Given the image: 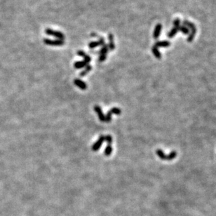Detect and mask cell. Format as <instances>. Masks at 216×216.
I'll return each mask as SVG.
<instances>
[{
  "instance_id": "obj_15",
  "label": "cell",
  "mask_w": 216,
  "mask_h": 216,
  "mask_svg": "<svg viewBox=\"0 0 216 216\" xmlns=\"http://www.w3.org/2000/svg\"><path fill=\"white\" fill-rule=\"evenodd\" d=\"M91 69H92V67H91V65H87L86 67H85L84 70H83V71L81 72V73H80V76H81V77H84L85 75H86V74L88 73L90 71H91Z\"/></svg>"
},
{
  "instance_id": "obj_14",
  "label": "cell",
  "mask_w": 216,
  "mask_h": 216,
  "mask_svg": "<svg viewBox=\"0 0 216 216\" xmlns=\"http://www.w3.org/2000/svg\"><path fill=\"white\" fill-rule=\"evenodd\" d=\"M178 31H180V32H183V34H189V29L186 27L184 25H180L178 28Z\"/></svg>"
},
{
  "instance_id": "obj_19",
  "label": "cell",
  "mask_w": 216,
  "mask_h": 216,
  "mask_svg": "<svg viewBox=\"0 0 216 216\" xmlns=\"http://www.w3.org/2000/svg\"><path fill=\"white\" fill-rule=\"evenodd\" d=\"M109 112L112 113V114H116V115H119V114H121V113H122V110L118 107H114L112 108V109L109 110Z\"/></svg>"
},
{
  "instance_id": "obj_27",
  "label": "cell",
  "mask_w": 216,
  "mask_h": 216,
  "mask_svg": "<svg viewBox=\"0 0 216 216\" xmlns=\"http://www.w3.org/2000/svg\"><path fill=\"white\" fill-rule=\"evenodd\" d=\"M91 36L93 37H98V34H96V33H92L91 34Z\"/></svg>"
},
{
  "instance_id": "obj_17",
  "label": "cell",
  "mask_w": 216,
  "mask_h": 216,
  "mask_svg": "<svg viewBox=\"0 0 216 216\" xmlns=\"http://www.w3.org/2000/svg\"><path fill=\"white\" fill-rule=\"evenodd\" d=\"M178 29L175 28V27H173V28H172L171 30L168 32V34H167V35H168V38H173V37L178 33Z\"/></svg>"
},
{
  "instance_id": "obj_16",
  "label": "cell",
  "mask_w": 216,
  "mask_h": 216,
  "mask_svg": "<svg viewBox=\"0 0 216 216\" xmlns=\"http://www.w3.org/2000/svg\"><path fill=\"white\" fill-rule=\"evenodd\" d=\"M112 152V145H107V147H106L105 150V155L106 157H109V156H110Z\"/></svg>"
},
{
  "instance_id": "obj_9",
  "label": "cell",
  "mask_w": 216,
  "mask_h": 216,
  "mask_svg": "<svg viewBox=\"0 0 216 216\" xmlns=\"http://www.w3.org/2000/svg\"><path fill=\"white\" fill-rule=\"evenodd\" d=\"M108 39H109V44H108V48L109 50L113 51L115 49V44H114V35L112 34L109 33L108 34Z\"/></svg>"
},
{
  "instance_id": "obj_24",
  "label": "cell",
  "mask_w": 216,
  "mask_h": 216,
  "mask_svg": "<svg viewBox=\"0 0 216 216\" xmlns=\"http://www.w3.org/2000/svg\"><path fill=\"white\" fill-rule=\"evenodd\" d=\"M83 61L86 62V63L88 64L90 63V62L91 61V58L89 56V55H86L84 57H83Z\"/></svg>"
},
{
  "instance_id": "obj_3",
  "label": "cell",
  "mask_w": 216,
  "mask_h": 216,
  "mask_svg": "<svg viewBox=\"0 0 216 216\" xmlns=\"http://www.w3.org/2000/svg\"><path fill=\"white\" fill-rule=\"evenodd\" d=\"M45 33L48 34L49 36H53V37L57 38V39H60V40H64L65 38V34L62 32H58V31H55L53 29L47 28L45 29Z\"/></svg>"
},
{
  "instance_id": "obj_11",
  "label": "cell",
  "mask_w": 216,
  "mask_h": 216,
  "mask_svg": "<svg viewBox=\"0 0 216 216\" xmlns=\"http://www.w3.org/2000/svg\"><path fill=\"white\" fill-rule=\"evenodd\" d=\"M152 53H153L154 55L157 59H161V53H160V51H159V49L157 47L155 46H153L152 47Z\"/></svg>"
},
{
  "instance_id": "obj_12",
  "label": "cell",
  "mask_w": 216,
  "mask_h": 216,
  "mask_svg": "<svg viewBox=\"0 0 216 216\" xmlns=\"http://www.w3.org/2000/svg\"><path fill=\"white\" fill-rule=\"evenodd\" d=\"M87 65L88 64L86 62L83 61H83H77L75 63V68L76 69H81L85 68Z\"/></svg>"
},
{
  "instance_id": "obj_26",
  "label": "cell",
  "mask_w": 216,
  "mask_h": 216,
  "mask_svg": "<svg viewBox=\"0 0 216 216\" xmlns=\"http://www.w3.org/2000/svg\"><path fill=\"white\" fill-rule=\"evenodd\" d=\"M77 55H79V56H81V57H84L85 55H86V53H85L84 51H77Z\"/></svg>"
},
{
  "instance_id": "obj_8",
  "label": "cell",
  "mask_w": 216,
  "mask_h": 216,
  "mask_svg": "<svg viewBox=\"0 0 216 216\" xmlns=\"http://www.w3.org/2000/svg\"><path fill=\"white\" fill-rule=\"evenodd\" d=\"M74 83H75V84L76 85L78 88H79L80 89H81V90H86V88H87V84H86L84 81H83L82 80L79 79H75V81H74Z\"/></svg>"
},
{
  "instance_id": "obj_2",
  "label": "cell",
  "mask_w": 216,
  "mask_h": 216,
  "mask_svg": "<svg viewBox=\"0 0 216 216\" xmlns=\"http://www.w3.org/2000/svg\"><path fill=\"white\" fill-rule=\"evenodd\" d=\"M156 153L157 156L159 157L161 160H166V161H171L177 157V152L176 151L171 152L169 154L166 155L161 150H157Z\"/></svg>"
},
{
  "instance_id": "obj_7",
  "label": "cell",
  "mask_w": 216,
  "mask_h": 216,
  "mask_svg": "<svg viewBox=\"0 0 216 216\" xmlns=\"http://www.w3.org/2000/svg\"><path fill=\"white\" fill-rule=\"evenodd\" d=\"M161 29H162V25L161 23H158L157 24L156 27H155L154 30V33H153V38L154 39H158L159 37L160 34H161Z\"/></svg>"
},
{
  "instance_id": "obj_4",
  "label": "cell",
  "mask_w": 216,
  "mask_h": 216,
  "mask_svg": "<svg viewBox=\"0 0 216 216\" xmlns=\"http://www.w3.org/2000/svg\"><path fill=\"white\" fill-rule=\"evenodd\" d=\"M44 44L49 46H62L64 45L65 42L64 40H60V39H44Z\"/></svg>"
},
{
  "instance_id": "obj_25",
  "label": "cell",
  "mask_w": 216,
  "mask_h": 216,
  "mask_svg": "<svg viewBox=\"0 0 216 216\" xmlns=\"http://www.w3.org/2000/svg\"><path fill=\"white\" fill-rule=\"evenodd\" d=\"M98 42H99L100 44V46H103L105 45V39L104 37H99V39H98Z\"/></svg>"
},
{
  "instance_id": "obj_1",
  "label": "cell",
  "mask_w": 216,
  "mask_h": 216,
  "mask_svg": "<svg viewBox=\"0 0 216 216\" xmlns=\"http://www.w3.org/2000/svg\"><path fill=\"white\" fill-rule=\"evenodd\" d=\"M183 25L185 26L186 27H187L189 29V35L187 37V42H191L193 41V39L194 38V36L196 33V28L195 25L192 23L189 22L187 20H184L183 22Z\"/></svg>"
},
{
  "instance_id": "obj_22",
  "label": "cell",
  "mask_w": 216,
  "mask_h": 216,
  "mask_svg": "<svg viewBox=\"0 0 216 216\" xmlns=\"http://www.w3.org/2000/svg\"><path fill=\"white\" fill-rule=\"evenodd\" d=\"M105 140H106L107 145H111L112 142V137L109 135H106V136H105Z\"/></svg>"
},
{
  "instance_id": "obj_20",
  "label": "cell",
  "mask_w": 216,
  "mask_h": 216,
  "mask_svg": "<svg viewBox=\"0 0 216 216\" xmlns=\"http://www.w3.org/2000/svg\"><path fill=\"white\" fill-rule=\"evenodd\" d=\"M180 25V20L179 18H176L174 20V21H173V26L175 27V28H176L177 29H178V27Z\"/></svg>"
},
{
  "instance_id": "obj_5",
  "label": "cell",
  "mask_w": 216,
  "mask_h": 216,
  "mask_svg": "<svg viewBox=\"0 0 216 216\" xmlns=\"http://www.w3.org/2000/svg\"><path fill=\"white\" fill-rule=\"evenodd\" d=\"M104 141H105V136L104 135H100V136L99 137V139L98 140V141H96L94 144H93V145L92 147L93 151L96 152V151H98V150H99V149L100 148L101 145H103V142Z\"/></svg>"
},
{
  "instance_id": "obj_18",
  "label": "cell",
  "mask_w": 216,
  "mask_h": 216,
  "mask_svg": "<svg viewBox=\"0 0 216 216\" xmlns=\"http://www.w3.org/2000/svg\"><path fill=\"white\" fill-rule=\"evenodd\" d=\"M100 44L98 42V41H96V42H91L88 44V47H89L90 49H93L96 47L99 46Z\"/></svg>"
},
{
  "instance_id": "obj_21",
  "label": "cell",
  "mask_w": 216,
  "mask_h": 216,
  "mask_svg": "<svg viewBox=\"0 0 216 216\" xmlns=\"http://www.w3.org/2000/svg\"><path fill=\"white\" fill-rule=\"evenodd\" d=\"M112 113H111L110 112H108L107 114H106L105 115V122L109 123L111 122V120H112Z\"/></svg>"
},
{
  "instance_id": "obj_6",
  "label": "cell",
  "mask_w": 216,
  "mask_h": 216,
  "mask_svg": "<svg viewBox=\"0 0 216 216\" xmlns=\"http://www.w3.org/2000/svg\"><path fill=\"white\" fill-rule=\"evenodd\" d=\"M94 110H95V112L98 114V118H99L100 121L102 122H105V115L103 114L102 109H101L100 107L98 105L94 106Z\"/></svg>"
},
{
  "instance_id": "obj_23",
  "label": "cell",
  "mask_w": 216,
  "mask_h": 216,
  "mask_svg": "<svg viewBox=\"0 0 216 216\" xmlns=\"http://www.w3.org/2000/svg\"><path fill=\"white\" fill-rule=\"evenodd\" d=\"M107 58V55H105V54H102V55H100L99 58H98V61L99 62H103L106 60Z\"/></svg>"
},
{
  "instance_id": "obj_10",
  "label": "cell",
  "mask_w": 216,
  "mask_h": 216,
  "mask_svg": "<svg viewBox=\"0 0 216 216\" xmlns=\"http://www.w3.org/2000/svg\"><path fill=\"white\" fill-rule=\"evenodd\" d=\"M171 45V42H168V41H158L156 42L154 44V46L157 48L159 47H168Z\"/></svg>"
},
{
  "instance_id": "obj_13",
  "label": "cell",
  "mask_w": 216,
  "mask_h": 216,
  "mask_svg": "<svg viewBox=\"0 0 216 216\" xmlns=\"http://www.w3.org/2000/svg\"><path fill=\"white\" fill-rule=\"evenodd\" d=\"M108 51H109V48H108V45L107 44H105L103 46H102L100 50L98 51V53L100 55H102V54H105V55H107L108 53Z\"/></svg>"
}]
</instances>
